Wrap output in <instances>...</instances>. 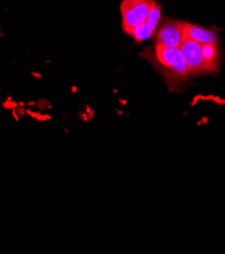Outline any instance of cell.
Returning a JSON list of instances; mask_svg holds the SVG:
<instances>
[{
    "instance_id": "cell-1",
    "label": "cell",
    "mask_w": 225,
    "mask_h": 254,
    "mask_svg": "<svg viewBox=\"0 0 225 254\" xmlns=\"http://www.w3.org/2000/svg\"><path fill=\"white\" fill-rule=\"evenodd\" d=\"M155 58L170 87L189 79L190 73L183 59L180 48H167L156 44Z\"/></svg>"
},
{
    "instance_id": "cell-2",
    "label": "cell",
    "mask_w": 225,
    "mask_h": 254,
    "mask_svg": "<svg viewBox=\"0 0 225 254\" xmlns=\"http://www.w3.org/2000/svg\"><path fill=\"white\" fill-rule=\"evenodd\" d=\"M155 0H123L120 10L122 14V29L129 34L143 23Z\"/></svg>"
},
{
    "instance_id": "cell-3",
    "label": "cell",
    "mask_w": 225,
    "mask_h": 254,
    "mask_svg": "<svg viewBox=\"0 0 225 254\" xmlns=\"http://www.w3.org/2000/svg\"><path fill=\"white\" fill-rule=\"evenodd\" d=\"M180 50L190 75H198L207 72L202 55L201 44L190 39H185Z\"/></svg>"
},
{
    "instance_id": "cell-4",
    "label": "cell",
    "mask_w": 225,
    "mask_h": 254,
    "mask_svg": "<svg viewBox=\"0 0 225 254\" xmlns=\"http://www.w3.org/2000/svg\"><path fill=\"white\" fill-rule=\"evenodd\" d=\"M186 22L167 19L157 34V42L163 47L180 48L185 40Z\"/></svg>"
},
{
    "instance_id": "cell-5",
    "label": "cell",
    "mask_w": 225,
    "mask_h": 254,
    "mask_svg": "<svg viewBox=\"0 0 225 254\" xmlns=\"http://www.w3.org/2000/svg\"><path fill=\"white\" fill-rule=\"evenodd\" d=\"M185 39H190L199 44H216L218 40L215 28H205L202 25L186 22Z\"/></svg>"
},
{
    "instance_id": "cell-6",
    "label": "cell",
    "mask_w": 225,
    "mask_h": 254,
    "mask_svg": "<svg viewBox=\"0 0 225 254\" xmlns=\"http://www.w3.org/2000/svg\"><path fill=\"white\" fill-rule=\"evenodd\" d=\"M202 55L207 72H217L219 67V51L216 44H203Z\"/></svg>"
},
{
    "instance_id": "cell-7",
    "label": "cell",
    "mask_w": 225,
    "mask_h": 254,
    "mask_svg": "<svg viewBox=\"0 0 225 254\" xmlns=\"http://www.w3.org/2000/svg\"><path fill=\"white\" fill-rule=\"evenodd\" d=\"M154 34H155V31L150 28L149 25L144 21L143 23L138 25L137 28L132 30L128 35L131 36L137 43H141L144 40L151 38Z\"/></svg>"
},
{
    "instance_id": "cell-8",
    "label": "cell",
    "mask_w": 225,
    "mask_h": 254,
    "mask_svg": "<svg viewBox=\"0 0 225 254\" xmlns=\"http://www.w3.org/2000/svg\"><path fill=\"white\" fill-rule=\"evenodd\" d=\"M161 13H162L161 6L156 1H154L151 9H150V11H149L148 17L145 20V22L149 25V27L151 28V29H153L154 31H156L158 24L160 22Z\"/></svg>"
},
{
    "instance_id": "cell-9",
    "label": "cell",
    "mask_w": 225,
    "mask_h": 254,
    "mask_svg": "<svg viewBox=\"0 0 225 254\" xmlns=\"http://www.w3.org/2000/svg\"><path fill=\"white\" fill-rule=\"evenodd\" d=\"M4 107H5V108H7V109H11V108L16 107V104H14V103H10V101H8V103H5V104H4Z\"/></svg>"
},
{
    "instance_id": "cell-10",
    "label": "cell",
    "mask_w": 225,
    "mask_h": 254,
    "mask_svg": "<svg viewBox=\"0 0 225 254\" xmlns=\"http://www.w3.org/2000/svg\"><path fill=\"white\" fill-rule=\"evenodd\" d=\"M36 118L37 119H39V120H42V121H44V120H49L50 119V117L49 116H36Z\"/></svg>"
}]
</instances>
